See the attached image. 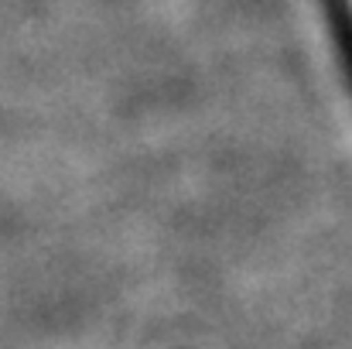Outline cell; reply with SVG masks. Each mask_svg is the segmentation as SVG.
Listing matches in <instances>:
<instances>
[{"label": "cell", "instance_id": "6da1fadb", "mask_svg": "<svg viewBox=\"0 0 352 349\" xmlns=\"http://www.w3.org/2000/svg\"><path fill=\"white\" fill-rule=\"evenodd\" d=\"M342 14H346V24H349V31H352V0H342Z\"/></svg>", "mask_w": 352, "mask_h": 349}]
</instances>
